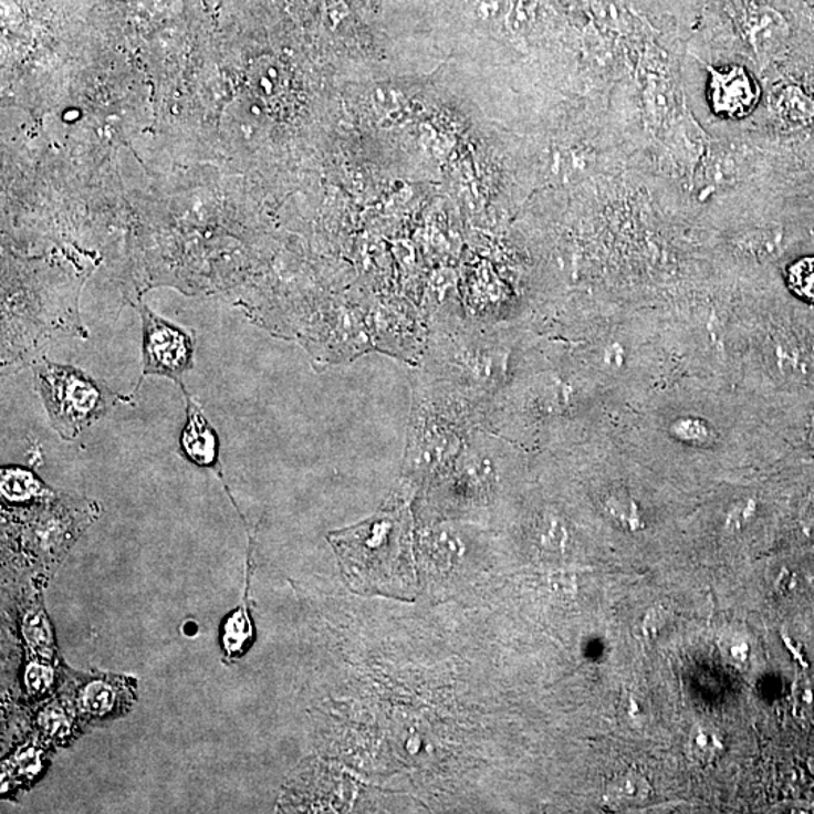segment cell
<instances>
[{
  "instance_id": "cell-9",
  "label": "cell",
  "mask_w": 814,
  "mask_h": 814,
  "mask_svg": "<svg viewBox=\"0 0 814 814\" xmlns=\"http://www.w3.org/2000/svg\"><path fill=\"white\" fill-rule=\"evenodd\" d=\"M186 394L188 421L180 436L182 455L201 468H219V436L204 415L201 406Z\"/></svg>"
},
{
  "instance_id": "cell-2",
  "label": "cell",
  "mask_w": 814,
  "mask_h": 814,
  "mask_svg": "<svg viewBox=\"0 0 814 814\" xmlns=\"http://www.w3.org/2000/svg\"><path fill=\"white\" fill-rule=\"evenodd\" d=\"M518 323L434 320L417 373L489 413L490 403L509 384L522 340Z\"/></svg>"
},
{
  "instance_id": "cell-7",
  "label": "cell",
  "mask_w": 814,
  "mask_h": 814,
  "mask_svg": "<svg viewBox=\"0 0 814 814\" xmlns=\"http://www.w3.org/2000/svg\"><path fill=\"white\" fill-rule=\"evenodd\" d=\"M709 72V100L712 111L727 119H742L758 106L760 86L742 65L717 70L705 64Z\"/></svg>"
},
{
  "instance_id": "cell-10",
  "label": "cell",
  "mask_w": 814,
  "mask_h": 814,
  "mask_svg": "<svg viewBox=\"0 0 814 814\" xmlns=\"http://www.w3.org/2000/svg\"><path fill=\"white\" fill-rule=\"evenodd\" d=\"M128 687L115 677H93L77 689L76 703L82 716L105 720L127 706Z\"/></svg>"
},
{
  "instance_id": "cell-22",
  "label": "cell",
  "mask_w": 814,
  "mask_h": 814,
  "mask_svg": "<svg viewBox=\"0 0 814 814\" xmlns=\"http://www.w3.org/2000/svg\"><path fill=\"white\" fill-rule=\"evenodd\" d=\"M729 644L726 655L729 656L730 660L737 664L745 662L749 658V644L742 641V639L738 641V638L729 639Z\"/></svg>"
},
{
  "instance_id": "cell-4",
  "label": "cell",
  "mask_w": 814,
  "mask_h": 814,
  "mask_svg": "<svg viewBox=\"0 0 814 814\" xmlns=\"http://www.w3.org/2000/svg\"><path fill=\"white\" fill-rule=\"evenodd\" d=\"M488 410L450 389L413 377V409L407 426L403 481L407 488H427L477 429H486Z\"/></svg>"
},
{
  "instance_id": "cell-3",
  "label": "cell",
  "mask_w": 814,
  "mask_h": 814,
  "mask_svg": "<svg viewBox=\"0 0 814 814\" xmlns=\"http://www.w3.org/2000/svg\"><path fill=\"white\" fill-rule=\"evenodd\" d=\"M348 587L361 595L415 601L413 514L396 502L367 521L330 535Z\"/></svg>"
},
{
  "instance_id": "cell-14",
  "label": "cell",
  "mask_w": 814,
  "mask_h": 814,
  "mask_svg": "<svg viewBox=\"0 0 814 814\" xmlns=\"http://www.w3.org/2000/svg\"><path fill=\"white\" fill-rule=\"evenodd\" d=\"M650 783L638 772H626L614 780L606 791V803L616 810L639 807L649 801Z\"/></svg>"
},
{
  "instance_id": "cell-13",
  "label": "cell",
  "mask_w": 814,
  "mask_h": 814,
  "mask_svg": "<svg viewBox=\"0 0 814 814\" xmlns=\"http://www.w3.org/2000/svg\"><path fill=\"white\" fill-rule=\"evenodd\" d=\"M604 513L620 530L637 533L644 529L641 510L629 490L614 488L604 498Z\"/></svg>"
},
{
  "instance_id": "cell-23",
  "label": "cell",
  "mask_w": 814,
  "mask_h": 814,
  "mask_svg": "<svg viewBox=\"0 0 814 814\" xmlns=\"http://www.w3.org/2000/svg\"><path fill=\"white\" fill-rule=\"evenodd\" d=\"M805 522H807V526L810 529L814 530V507L812 510H810L807 519H805Z\"/></svg>"
},
{
  "instance_id": "cell-15",
  "label": "cell",
  "mask_w": 814,
  "mask_h": 814,
  "mask_svg": "<svg viewBox=\"0 0 814 814\" xmlns=\"http://www.w3.org/2000/svg\"><path fill=\"white\" fill-rule=\"evenodd\" d=\"M726 743L720 730L710 724L693 726L688 739V755L696 765L710 766L724 753Z\"/></svg>"
},
{
  "instance_id": "cell-21",
  "label": "cell",
  "mask_w": 814,
  "mask_h": 814,
  "mask_svg": "<svg viewBox=\"0 0 814 814\" xmlns=\"http://www.w3.org/2000/svg\"><path fill=\"white\" fill-rule=\"evenodd\" d=\"M53 683V670L43 664L33 662L27 670V685L31 693H44Z\"/></svg>"
},
{
  "instance_id": "cell-6",
  "label": "cell",
  "mask_w": 814,
  "mask_h": 814,
  "mask_svg": "<svg viewBox=\"0 0 814 814\" xmlns=\"http://www.w3.org/2000/svg\"><path fill=\"white\" fill-rule=\"evenodd\" d=\"M143 317V379L161 376L176 382L186 392L182 377L194 367V332L173 325L147 306L140 309Z\"/></svg>"
},
{
  "instance_id": "cell-8",
  "label": "cell",
  "mask_w": 814,
  "mask_h": 814,
  "mask_svg": "<svg viewBox=\"0 0 814 814\" xmlns=\"http://www.w3.org/2000/svg\"><path fill=\"white\" fill-rule=\"evenodd\" d=\"M741 19L743 36L759 60H772L786 48L791 28L774 8L750 7L742 12Z\"/></svg>"
},
{
  "instance_id": "cell-12",
  "label": "cell",
  "mask_w": 814,
  "mask_h": 814,
  "mask_svg": "<svg viewBox=\"0 0 814 814\" xmlns=\"http://www.w3.org/2000/svg\"><path fill=\"white\" fill-rule=\"evenodd\" d=\"M0 489H2L3 500L12 504H23V502L52 497L48 486L35 473L24 468H3Z\"/></svg>"
},
{
  "instance_id": "cell-11",
  "label": "cell",
  "mask_w": 814,
  "mask_h": 814,
  "mask_svg": "<svg viewBox=\"0 0 814 814\" xmlns=\"http://www.w3.org/2000/svg\"><path fill=\"white\" fill-rule=\"evenodd\" d=\"M771 368L786 379H807L814 369V356L795 335H776L768 344Z\"/></svg>"
},
{
  "instance_id": "cell-5",
  "label": "cell",
  "mask_w": 814,
  "mask_h": 814,
  "mask_svg": "<svg viewBox=\"0 0 814 814\" xmlns=\"http://www.w3.org/2000/svg\"><path fill=\"white\" fill-rule=\"evenodd\" d=\"M50 422L62 439L77 438L83 430L109 414L116 394L72 365L40 361L33 367Z\"/></svg>"
},
{
  "instance_id": "cell-16",
  "label": "cell",
  "mask_w": 814,
  "mask_h": 814,
  "mask_svg": "<svg viewBox=\"0 0 814 814\" xmlns=\"http://www.w3.org/2000/svg\"><path fill=\"white\" fill-rule=\"evenodd\" d=\"M23 635L28 646L43 658H52L55 651V638L52 626L45 617L44 609H29L23 618Z\"/></svg>"
},
{
  "instance_id": "cell-17",
  "label": "cell",
  "mask_w": 814,
  "mask_h": 814,
  "mask_svg": "<svg viewBox=\"0 0 814 814\" xmlns=\"http://www.w3.org/2000/svg\"><path fill=\"white\" fill-rule=\"evenodd\" d=\"M252 639V626L248 614L243 609L237 610L228 618L222 629V646L228 655H240L247 649Z\"/></svg>"
},
{
  "instance_id": "cell-18",
  "label": "cell",
  "mask_w": 814,
  "mask_h": 814,
  "mask_svg": "<svg viewBox=\"0 0 814 814\" xmlns=\"http://www.w3.org/2000/svg\"><path fill=\"white\" fill-rule=\"evenodd\" d=\"M782 114L793 123H808L814 118V102L800 88H787L779 102Z\"/></svg>"
},
{
  "instance_id": "cell-20",
  "label": "cell",
  "mask_w": 814,
  "mask_h": 814,
  "mask_svg": "<svg viewBox=\"0 0 814 814\" xmlns=\"http://www.w3.org/2000/svg\"><path fill=\"white\" fill-rule=\"evenodd\" d=\"M793 710L800 720L814 722L813 679H800L793 687Z\"/></svg>"
},
{
  "instance_id": "cell-1",
  "label": "cell",
  "mask_w": 814,
  "mask_h": 814,
  "mask_svg": "<svg viewBox=\"0 0 814 814\" xmlns=\"http://www.w3.org/2000/svg\"><path fill=\"white\" fill-rule=\"evenodd\" d=\"M599 385L566 344L529 331L509 384L490 403L486 429L531 455L575 446L602 431Z\"/></svg>"
},
{
  "instance_id": "cell-19",
  "label": "cell",
  "mask_w": 814,
  "mask_h": 814,
  "mask_svg": "<svg viewBox=\"0 0 814 814\" xmlns=\"http://www.w3.org/2000/svg\"><path fill=\"white\" fill-rule=\"evenodd\" d=\"M789 284L805 301L814 302V259H804L789 269Z\"/></svg>"
}]
</instances>
